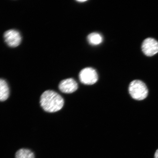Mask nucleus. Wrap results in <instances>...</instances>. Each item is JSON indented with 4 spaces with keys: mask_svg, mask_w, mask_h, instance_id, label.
I'll return each mask as SVG.
<instances>
[{
    "mask_svg": "<svg viewBox=\"0 0 158 158\" xmlns=\"http://www.w3.org/2000/svg\"><path fill=\"white\" fill-rule=\"evenodd\" d=\"M81 82L85 85H92L96 83L98 80V76L95 70L91 68L83 69L79 74Z\"/></svg>",
    "mask_w": 158,
    "mask_h": 158,
    "instance_id": "obj_3",
    "label": "nucleus"
},
{
    "mask_svg": "<svg viewBox=\"0 0 158 158\" xmlns=\"http://www.w3.org/2000/svg\"><path fill=\"white\" fill-rule=\"evenodd\" d=\"M41 107L47 112L59 111L64 106V101L60 94L54 91H45L41 95L40 99Z\"/></svg>",
    "mask_w": 158,
    "mask_h": 158,
    "instance_id": "obj_1",
    "label": "nucleus"
},
{
    "mask_svg": "<svg viewBox=\"0 0 158 158\" xmlns=\"http://www.w3.org/2000/svg\"><path fill=\"white\" fill-rule=\"evenodd\" d=\"M129 94L131 97L137 100H142L147 98L148 90L147 85L142 81L134 80L130 83Z\"/></svg>",
    "mask_w": 158,
    "mask_h": 158,
    "instance_id": "obj_2",
    "label": "nucleus"
},
{
    "mask_svg": "<svg viewBox=\"0 0 158 158\" xmlns=\"http://www.w3.org/2000/svg\"><path fill=\"white\" fill-rule=\"evenodd\" d=\"M9 88L6 81L0 79V101L3 102L9 98Z\"/></svg>",
    "mask_w": 158,
    "mask_h": 158,
    "instance_id": "obj_7",
    "label": "nucleus"
},
{
    "mask_svg": "<svg viewBox=\"0 0 158 158\" xmlns=\"http://www.w3.org/2000/svg\"><path fill=\"white\" fill-rule=\"evenodd\" d=\"M141 48L146 56H153L158 52V42L153 38H147L142 43Z\"/></svg>",
    "mask_w": 158,
    "mask_h": 158,
    "instance_id": "obj_4",
    "label": "nucleus"
},
{
    "mask_svg": "<svg viewBox=\"0 0 158 158\" xmlns=\"http://www.w3.org/2000/svg\"><path fill=\"white\" fill-rule=\"evenodd\" d=\"M4 38L6 43L12 47L19 46L21 41V37L19 33L13 29L6 31L4 35Z\"/></svg>",
    "mask_w": 158,
    "mask_h": 158,
    "instance_id": "obj_5",
    "label": "nucleus"
},
{
    "mask_svg": "<svg viewBox=\"0 0 158 158\" xmlns=\"http://www.w3.org/2000/svg\"><path fill=\"white\" fill-rule=\"evenodd\" d=\"M88 42L91 45H98L102 43L103 37L100 33L94 32L90 33L87 37Z\"/></svg>",
    "mask_w": 158,
    "mask_h": 158,
    "instance_id": "obj_8",
    "label": "nucleus"
},
{
    "mask_svg": "<svg viewBox=\"0 0 158 158\" xmlns=\"http://www.w3.org/2000/svg\"><path fill=\"white\" fill-rule=\"evenodd\" d=\"M154 158H158V149L155 152Z\"/></svg>",
    "mask_w": 158,
    "mask_h": 158,
    "instance_id": "obj_10",
    "label": "nucleus"
},
{
    "mask_svg": "<svg viewBox=\"0 0 158 158\" xmlns=\"http://www.w3.org/2000/svg\"><path fill=\"white\" fill-rule=\"evenodd\" d=\"M77 1L78 2H85L86 1H86V0H84V1H80H80Z\"/></svg>",
    "mask_w": 158,
    "mask_h": 158,
    "instance_id": "obj_11",
    "label": "nucleus"
},
{
    "mask_svg": "<svg viewBox=\"0 0 158 158\" xmlns=\"http://www.w3.org/2000/svg\"><path fill=\"white\" fill-rule=\"evenodd\" d=\"M15 158H35V157L34 154L31 150L21 149L16 153Z\"/></svg>",
    "mask_w": 158,
    "mask_h": 158,
    "instance_id": "obj_9",
    "label": "nucleus"
},
{
    "mask_svg": "<svg viewBox=\"0 0 158 158\" xmlns=\"http://www.w3.org/2000/svg\"><path fill=\"white\" fill-rule=\"evenodd\" d=\"M78 88V84L74 79H65L59 84V88L61 92L65 94H71L76 91Z\"/></svg>",
    "mask_w": 158,
    "mask_h": 158,
    "instance_id": "obj_6",
    "label": "nucleus"
}]
</instances>
